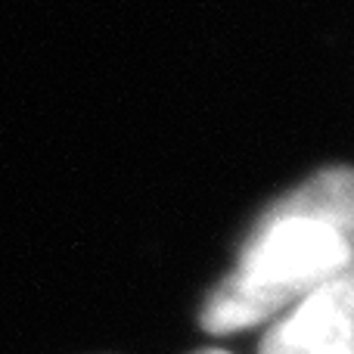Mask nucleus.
Masks as SVG:
<instances>
[{
    "mask_svg": "<svg viewBox=\"0 0 354 354\" xmlns=\"http://www.w3.org/2000/svg\"><path fill=\"white\" fill-rule=\"evenodd\" d=\"M354 270V168H326L277 199L249 230L230 277L202 308L214 336L249 330Z\"/></svg>",
    "mask_w": 354,
    "mask_h": 354,
    "instance_id": "1",
    "label": "nucleus"
},
{
    "mask_svg": "<svg viewBox=\"0 0 354 354\" xmlns=\"http://www.w3.org/2000/svg\"><path fill=\"white\" fill-rule=\"evenodd\" d=\"M258 354H354V270L286 308Z\"/></svg>",
    "mask_w": 354,
    "mask_h": 354,
    "instance_id": "2",
    "label": "nucleus"
},
{
    "mask_svg": "<svg viewBox=\"0 0 354 354\" xmlns=\"http://www.w3.org/2000/svg\"><path fill=\"white\" fill-rule=\"evenodd\" d=\"M199 354H227V351H218V348H208V351H199Z\"/></svg>",
    "mask_w": 354,
    "mask_h": 354,
    "instance_id": "3",
    "label": "nucleus"
}]
</instances>
